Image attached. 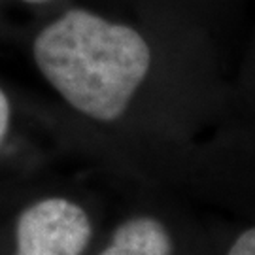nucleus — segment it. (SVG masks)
<instances>
[{
  "mask_svg": "<svg viewBox=\"0 0 255 255\" xmlns=\"http://www.w3.org/2000/svg\"><path fill=\"white\" fill-rule=\"evenodd\" d=\"M32 61L74 110L95 121L119 119L140 83L151 53L134 28L85 8L66 9L40 28Z\"/></svg>",
  "mask_w": 255,
  "mask_h": 255,
  "instance_id": "nucleus-1",
  "label": "nucleus"
},
{
  "mask_svg": "<svg viewBox=\"0 0 255 255\" xmlns=\"http://www.w3.org/2000/svg\"><path fill=\"white\" fill-rule=\"evenodd\" d=\"M9 125H11V104L6 91L0 87V149L8 138Z\"/></svg>",
  "mask_w": 255,
  "mask_h": 255,
  "instance_id": "nucleus-4",
  "label": "nucleus"
},
{
  "mask_svg": "<svg viewBox=\"0 0 255 255\" xmlns=\"http://www.w3.org/2000/svg\"><path fill=\"white\" fill-rule=\"evenodd\" d=\"M227 255H255V227L242 233L231 246Z\"/></svg>",
  "mask_w": 255,
  "mask_h": 255,
  "instance_id": "nucleus-5",
  "label": "nucleus"
},
{
  "mask_svg": "<svg viewBox=\"0 0 255 255\" xmlns=\"http://www.w3.org/2000/svg\"><path fill=\"white\" fill-rule=\"evenodd\" d=\"M172 240L163 223L153 218H134L119 225L101 255H170Z\"/></svg>",
  "mask_w": 255,
  "mask_h": 255,
  "instance_id": "nucleus-3",
  "label": "nucleus"
},
{
  "mask_svg": "<svg viewBox=\"0 0 255 255\" xmlns=\"http://www.w3.org/2000/svg\"><path fill=\"white\" fill-rule=\"evenodd\" d=\"M91 235V221L82 206L61 197L44 199L19 214L15 255H82Z\"/></svg>",
  "mask_w": 255,
  "mask_h": 255,
  "instance_id": "nucleus-2",
  "label": "nucleus"
},
{
  "mask_svg": "<svg viewBox=\"0 0 255 255\" xmlns=\"http://www.w3.org/2000/svg\"><path fill=\"white\" fill-rule=\"evenodd\" d=\"M19 2H23V4H28V6H44V4H49V2H53V0H19Z\"/></svg>",
  "mask_w": 255,
  "mask_h": 255,
  "instance_id": "nucleus-6",
  "label": "nucleus"
}]
</instances>
